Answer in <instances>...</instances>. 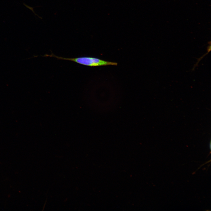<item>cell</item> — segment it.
Returning <instances> with one entry per match:
<instances>
[{"mask_svg":"<svg viewBox=\"0 0 211 211\" xmlns=\"http://www.w3.org/2000/svg\"><path fill=\"white\" fill-rule=\"evenodd\" d=\"M46 56L54 57L60 59L71 61L82 65L91 67L107 65H117L118 64L117 62L105 61L98 58L90 57L67 58L57 56L53 54L50 55H46Z\"/></svg>","mask_w":211,"mask_h":211,"instance_id":"cell-1","label":"cell"}]
</instances>
